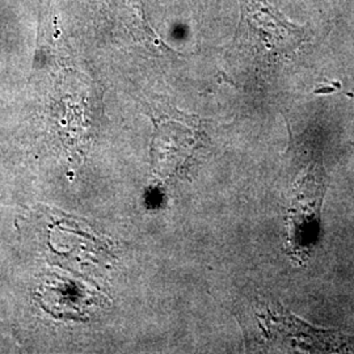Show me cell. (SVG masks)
I'll return each instance as SVG.
<instances>
[{
    "mask_svg": "<svg viewBox=\"0 0 354 354\" xmlns=\"http://www.w3.org/2000/svg\"><path fill=\"white\" fill-rule=\"evenodd\" d=\"M238 35L257 50L269 55L289 54L304 41L302 28L274 10L266 0H241Z\"/></svg>",
    "mask_w": 354,
    "mask_h": 354,
    "instance_id": "6da1fadb",
    "label": "cell"
},
{
    "mask_svg": "<svg viewBox=\"0 0 354 354\" xmlns=\"http://www.w3.org/2000/svg\"><path fill=\"white\" fill-rule=\"evenodd\" d=\"M324 190L323 169L317 165H311L304 180L297 185L286 218L288 243L295 254L308 252L317 241Z\"/></svg>",
    "mask_w": 354,
    "mask_h": 354,
    "instance_id": "7a4b0ae2",
    "label": "cell"
}]
</instances>
